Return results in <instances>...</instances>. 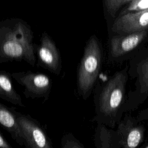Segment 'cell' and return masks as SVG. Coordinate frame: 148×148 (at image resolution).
<instances>
[{"mask_svg": "<svg viewBox=\"0 0 148 148\" xmlns=\"http://www.w3.org/2000/svg\"><path fill=\"white\" fill-rule=\"evenodd\" d=\"M11 76L24 88L23 94L26 98H43L44 102L49 98L52 80L45 73L27 71L12 73Z\"/></svg>", "mask_w": 148, "mask_h": 148, "instance_id": "6", "label": "cell"}, {"mask_svg": "<svg viewBox=\"0 0 148 148\" xmlns=\"http://www.w3.org/2000/svg\"><path fill=\"white\" fill-rule=\"evenodd\" d=\"M11 73L0 72V98L13 105L25 107L20 95L15 90L11 80Z\"/></svg>", "mask_w": 148, "mask_h": 148, "instance_id": "13", "label": "cell"}, {"mask_svg": "<svg viewBox=\"0 0 148 148\" xmlns=\"http://www.w3.org/2000/svg\"><path fill=\"white\" fill-rule=\"evenodd\" d=\"M128 75L135 79L134 88L127 95L124 113L132 112L148 97V47L140 49L130 61Z\"/></svg>", "mask_w": 148, "mask_h": 148, "instance_id": "4", "label": "cell"}, {"mask_svg": "<svg viewBox=\"0 0 148 148\" xmlns=\"http://www.w3.org/2000/svg\"><path fill=\"white\" fill-rule=\"evenodd\" d=\"M128 66L116 72L105 82H98L94 90L95 116L92 121L114 129L123 118L127 99Z\"/></svg>", "mask_w": 148, "mask_h": 148, "instance_id": "1", "label": "cell"}, {"mask_svg": "<svg viewBox=\"0 0 148 148\" xmlns=\"http://www.w3.org/2000/svg\"><path fill=\"white\" fill-rule=\"evenodd\" d=\"M137 120L140 122H146L148 125V107L140 110L136 116ZM148 134V132H147Z\"/></svg>", "mask_w": 148, "mask_h": 148, "instance_id": "17", "label": "cell"}, {"mask_svg": "<svg viewBox=\"0 0 148 148\" xmlns=\"http://www.w3.org/2000/svg\"><path fill=\"white\" fill-rule=\"evenodd\" d=\"M93 142L95 148H120L116 131L101 124H97Z\"/></svg>", "mask_w": 148, "mask_h": 148, "instance_id": "12", "label": "cell"}, {"mask_svg": "<svg viewBox=\"0 0 148 148\" xmlns=\"http://www.w3.org/2000/svg\"><path fill=\"white\" fill-rule=\"evenodd\" d=\"M120 148H140L145 138L146 128L136 116L125 113L116 130Z\"/></svg>", "mask_w": 148, "mask_h": 148, "instance_id": "8", "label": "cell"}, {"mask_svg": "<svg viewBox=\"0 0 148 148\" xmlns=\"http://www.w3.org/2000/svg\"><path fill=\"white\" fill-rule=\"evenodd\" d=\"M61 148H85L72 133L64 134L61 139Z\"/></svg>", "mask_w": 148, "mask_h": 148, "instance_id": "16", "label": "cell"}, {"mask_svg": "<svg viewBox=\"0 0 148 148\" xmlns=\"http://www.w3.org/2000/svg\"><path fill=\"white\" fill-rule=\"evenodd\" d=\"M103 48L99 38L93 34L86 43L76 72L78 94L83 100L91 95L98 83L103 60Z\"/></svg>", "mask_w": 148, "mask_h": 148, "instance_id": "3", "label": "cell"}, {"mask_svg": "<svg viewBox=\"0 0 148 148\" xmlns=\"http://www.w3.org/2000/svg\"><path fill=\"white\" fill-rule=\"evenodd\" d=\"M140 148H148V142L146 144L142 145Z\"/></svg>", "mask_w": 148, "mask_h": 148, "instance_id": "19", "label": "cell"}, {"mask_svg": "<svg viewBox=\"0 0 148 148\" xmlns=\"http://www.w3.org/2000/svg\"><path fill=\"white\" fill-rule=\"evenodd\" d=\"M130 1L131 0H103L102 1L108 33L110 32L114 21L119 16L121 9Z\"/></svg>", "mask_w": 148, "mask_h": 148, "instance_id": "14", "label": "cell"}, {"mask_svg": "<svg viewBox=\"0 0 148 148\" xmlns=\"http://www.w3.org/2000/svg\"><path fill=\"white\" fill-rule=\"evenodd\" d=\"M0 148H12L2 132L0 133Z\"/></svg>", "mask_w": 148, "mask_h": 148, "instance_id": "18", "label": "cell"}, {"mask_svg": "<svg viewBox=\"0 0 148 148\" xmlns=\"http://www.w3.org/2000/svg\"><path fill=\"white\" fill-rule=\"evenodd\" d=\"M148 31V10L119 16L114 21L109 36Z\"/></svg>", "mask_w": 148, "mask_h": 148, "instance_id": "10", "label": "cell"}, {"mask_svg": "<svg viewBox=\"0 0 148 148\" xmlns=\"http://www.w3.org/2000/svg\"><path fill=\"white\" fill-rule=\"evenodd\" d=\"M147 10L148 0H131L130 2L121 9L119 16L130 13L144 12Z\"/></svg>", "mask_w": 148, "mask_h": 148, "instance_id": "15", "label": "cell"}, {"mask_svg": "<svg viewBox=\"0 0 148 148\" xmlns=\"http://www.w3.org/2000/svg\"><path fill=\"white\" fill-rule=\"evenodd\" d=\"M148 40V31L127 35H111L108 40V61L120 63L131 59L140 50L139 48Z\"/></svg>", "mask_w": 148, "mask_h": 148, "instance_id": "5", "label": "cell"}, {"mask_svg": "<svg viewBox=\"0 0 148 148\" xmlns=\"http://www.w3.org/2000/svg\"><path fill=\"white\" fill-rule=\"evenodd\" d=\"M14 112L23 133L25 148H53L47 132L36 119L14 108Z\"/></svg>", "mask_w": 148, "mask_h": 148, "instance_id": "7", "label": "cell"}, {"mask_svg": "<svg viewBox=\"0 0 148 148\" xmlns=\"http://www.w3.org/2000/svg\"><path fill=\"white\" fill-rule=\"evenodd\" d=\"M0 123L18 145L24 147L23 133L14 113V107L8 108L0 103Z\"/></svg>", "mask_w": 148, "mask_h": 148, "instance_id": "11", "label": "cell"}, {"mask_svg": "<svg viewBox=\"0 0 148 148\" xmlns=\"http://www.w3.org/2000/svg\"><path fill=\"white\" fill-rule=\"evenodd\" d=\"M31 26L20 18L0 23V63L24 61L34 66L36 57Z\"/></svg>", "mask_w": 148, "mask_h": 148, "instance_id": "2", "label": "cell"}, {"mask_svg": "<svg viewBox=\"0 0 148 148\" xmlns=\"http://www.w3.org/2000/svg\"><path fill=\"white\" fill-rule=\"evenodd\" d=\"M37 64L51 73L59 75L62 69L60 53L52 38L46 32H43L40 38L39 44L35 47Z\"/></svg>", "mask_w": 148, "mask_h": 148, "instance_id": "9", "label": "cell"}]
</instances>
